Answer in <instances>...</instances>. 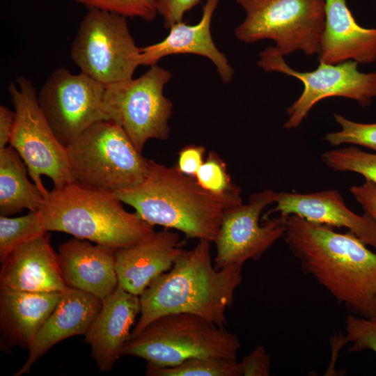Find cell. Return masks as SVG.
<instances>
[{"instance_id":"obj_31","label":"cell","mask_w":376,"mask_h":376,"mask_svg":"<svg viewBox=\"0 0 376 376\" xmlns=\"http://www.w3.org/2000/svg\"><path fill=\"white\" fill-rule=\"evenodd\" d=\"M201 2V0H155L157 14L163 17L166 29L182 21L185 13Z\"/></svg>"},{"instance_id":"obj_26","label":"cell","mask_w":376,"mask_h":376,"mask_svg":"<svg viewBox=\"0 0 376 376\" xmlns=\"http://www.w3.org/2000/svg\"><path fill=\"white\" fill-rule=\"evenodd\" d=\"M322 160L334 171L357 173L376 184V154L350 146L327 151Z\"/></svg>"},{"instance_id":"obj_7","label":"cell","mask_w":376,"mask_h":376,"mask_svg":"<svg viewBox=\"0 0 376 376\" xmlns=\"http://www.w3.org/2000/svg\"><path fill=\"white\" fill-rule=\"evenodd\" d=\"M246 13L236 38L252 43L271 39L284 56L319 53L325 23V0H236Z\"/></svg>"},{"instance_id":"obj_33","label":"cell","mask_w":376,"mask_h":376,"mask_svg":"<svg viewBox=\"0 0 376 376\" xmlns=\"http://www.w3.org/2000/svg\"><path fill=\"white\" fill-rule=\"evenodd\" d=\"M205 152L203 146L187 145L178 152L175 166L182 173L194 177L205 160Z\"/></svg>"},{"instance_id":"obj_3","label":"cell","mask_w":376,"mask_h":376,"mask_svg":"<svg viewBox=\"0 0 376 376\" xmlns=\"http://www.w3.org/2000/svg\"><path fill=\"white\" fill-rule=\"evenodd\" d=\"M123 203L152 226L182 232L187 239L215 242L223 216L230 207L242 203L240 194L214 195L203 189L194 177L149 160V170L139 185L115 192Z\"/></svg>"},{"instance_id":"obj_12","label":"cell","mask_w":376,"mask_h":376,"mask_svg":"<svg viewBox=\"0 0 376 376\" xmlns=\"http://www.w3.org/2000/svg\"><path fill=\"white\" fill-rule=\"evenodd\" d=\"M106 86L65 68L54 70L38 93V103L59 141L67 146L93 124L109 120L103 109Z\"/></svg>"},{"instance_id":"obj_13","label":"cell","mask_w":376,"mask_h":376,"mask_svg":"<svg viewBox=\"0 0 376 376\" xmlns=\"http://www.w3.org/2000/svg\"><path fill=\"white\" fill-rule=\"evenodd\" d=\"M279 192L271 189L253 194L247 203L228 209L222 219L215 241L214 267L220 269L230 265H243L248 260H258L285 230L286 216L266 219L260 224V217L269 205L276 203Z\"/></svg>"},{"instance_id":"obj_25","label":"cell","mask_w":376,"mask_h":376,"mask_svg":"<svg viewBox=\"0 0 376 376\" xmlns=\"http://www.w3.org/2000/svg\"><path fill=\"white\" fill-rule=\"evenodd\" d=\"M47 233L38 211H29L24 216L10 218L0 217V261L19 245Z\"/></svg>"},{"instance_id":"obj_11","label":"cell","mask_w":376,"mask_h":376,"mask_svg":"<svg viewBox=\"0 0 376 376\" xmlns=\"http://www.w3.org/2000/svg\"><path fill=\"white\" fill-rule=\"evenodd\" d=\"M283 56L276 47H268L260 53L258 61L265 72H279L298 79L304 84L299 97L287 108L288 119L283 128L298 127L313 107L327 97L352 99L363 107L376 98V72H359V63L354 60L337 64L320 63L313 71L299 72L291 68Z\"/></svg>"},{"instance_id":"obj_6","label":"cell","mask_w":376,"mask_h":376,"mask_svg":"<svg viewBox=\"0 0 376 376\" xmlns=\"http://www.w3.org/2000/svg\"><path fill=\"white\" fill-rule=\"evenodd\" d=\"M66 148L73 181L83 185L115 193L139 185L148 173L149 160L111 120L93 124Z\"/></svg>"},{"instance_id":"obj_2","label":"cell","mask_w":376,"mask_h":376,"mask_svg":"<svg viewBox=\"0 0 376 376\" xmlns=\"http://www.w3.org/2000/svg\"><path fill=\"white\" fill-rule=\"evenodd\" d=\"M210 243L198 240L171 269L144 290L139 296L140 316L130 337L154 320L171 313L194 314L224 327L226 312L242 281V266L230 265L217 269L212 261Z\"/></svg>"},{"instance_id":"obj_28","label":"cell","mask_w":376,"mask_h":376,"mask_svg":"<svg viewBox=\"0 0 376 376\" xmlns=\"http://www.w3.org/2000/svg\"><path fill=\"white\" fill-rule=\"evenodd\" d=\"M334 118L341 127V130L327 134L324 137V141L334 146L351 143L376 151V123L354 122L337 113H334Z\"/></svg>"},{"instance_id":"obj_5","label":"cell","mask_w":376,"mask_h":376,"mask_svg":"<svg viewBox=\"0 0 376 376\" xmlns=\"http://www.w3.org/2000/svg\"><path fill=\"white\" fill-rule=\"evenodd\" d=\"M241 343L237 336L191 313L161 316L130 337L120 355L169 367L194 357H217L236 361Z\"/></svg>"},{"instance_id":"obj_20","label":"cell","mask_w":376,"mask_h":376,"mask_svg":"<svg viewBox=\"0 0 376 376\" xmlns=\"http://www.w3.org/2000/svg\"><path fill=\"white\" fill-rule=\"evenodd\" d=\"M348 60L361 64L376 61V28L358 24L346 0H325L319 63L337 64Z\"/></svg>"},{"instance_id":"obj_32","label":"cell","mask_w":376,"mask_h":376,"mask_svg":"<svg viewBox=\"0 0 376 376\" xmlns=\"http://www.w3.org/2000/svg\"><path fill=\"white\" fill-rule=\"evenodd\" d=\"M241 375L267 376L269 375V357L263 346H258L239 362Z\"/></svg>"},{"instance_id":"obj_34","label":"cell","mask_w":376,"mask_h":376,"mask_svg":"<svg viewBox=\"0 0 376 376\" xmlns=\"http://www.w3.org/2000/svg\"><path fill=\"white\" fill-rule=\"evenodd\" d=\"M350 191L357 203L376 223V184L366 180L360 186H352Z\"/></svg>"},{"instance_id":"obj_35","label":"cell","mask_w":376,"mask_h":376,"mask_svg":"<svg viewBox=\"0 0 376 376\" xmlns=\"http://www.w3.org/2000/svg\"><path fill=\"white\" fill-rule=\"evenodd\" d=\"M15 121V112L4 105L0 106V149L10 143Z\"/></svg>"},{"instance_id":"obj_17","label":"cell","mask_w":376,"mask_h":376,"mask_svg":"<svg viewBox=\"0 0 376 376\" xmlns=\"http://www.w3.org/2000/svg\"><path fill=\"white\" fill-rule=\"evenodd\" d=\"M140 311L139 296L120 285L102 300L99 313L84 334L85 342L91 348V357L100 371H110L121 357Z\"/></svg>"},{"instance_id":"obj_10","label":"cell","mask_w":376,"mask_h":376,"mask_svg":"<svg viewBox=\"0 0 376 376\" xmlns=\"http://www.w3.org/2000/svg\"><path fill=\"white\" fill-rule=\"evenodd\" d=\"M171 78L169 70L156 64L136 79L106 86L104 112L141 153L149 139L169 138L173 104L163 91Z\"/></svg>"},{"instance_id":"obj_24","label":"cell","mask_w":376,"mask_h":376,"mask_svg":"<svg viewBox=\"0 0 376 376\" xmlns=\"http://www.w3.org/2000/svg\"><path fill=\"white\" fill-rule=\"evenodd\" d=\"M148 376H240L237 361L217 357H194L169 367L147 363Z\"/></svg>"},{"instance_id":"obj_8","label":"cell","mask_w":376,"mask_h":376,"mask_svg":"<svg viewBox=\"0 0 376 376\" xmlns=\"http://www.w3.org/2000/svg\"><path fill=\"white\" fill-rule=\"evenodd\" d=\"M8 90L15 112L9 144L19 155L29 177L45 196L49 191L43 185L42 175L52 180L54 188L73 182L67 148L59 141L41 110L31 81L18 76Z\"/></svg>"},{"instance_id":"obj_19","label":"cell","mask_w":376,"mask_h":376,"mask_svg":"<svg viewBox=\"0 0 376 376\" xmlns=\"http://www.w3.org/2000/svg\"><path fill=\"white\" fill-rule=\"evenodd\" d=\"M101 306L100 299L67 287L29 347L27 359L13 375L29 373L32 366L58 343L74 336H84Z\"/></svg>"},{"instance_id":"obj_1","label":"cell","mask_w":376,"mask_h":376,"mask_svg":"<svg viewBox=\"0 0 376 376\" xmlns=\"http://www.w3.org/2000/svg\"><path fill=\"white\" fill-rule=\"evenodd\" d=\"M304 218L286 216L283 235L288 249L310 274L354 314L376 315V253L354 234Z\"/></svg>"},{"instance_id":"obj_16","label":"cell","mask_w":376,"mask_h":376,"mask_svg":"<svg viewBox=\"0 0 376 376\" xmlns=\"http://www.w3.org/2000/svg\"><path fill=\"white\" fill-rule=\"evenodd\" d=\"M1 263L0 290L63 292L68 287L47 232L15 248Z\"/></svg>"},{"instance_id":"obj_27","label":"cell","mask_w":376,"mask_h":376,"mask_svg":"<svg viewBox=\"0 0 376 376\" xmlns=\"http://www.w3.org/2000/svg\"><path fill=\"white\" fill-rule=\"evenodd\" d=\"M194 178L203 189L214 195L240 194V189L232 182L226 164L214 151L208 153Z\"/></svg>"},{"instance_id":"obj_14","label":"cell","mask_w":376,"mask_h":376,"mask_svg":"<svg viewBox=\"0 0 376 376\" xmlns=\"http://www.w3.org/2000/svg\"><path fill=\"white\" fill-rule=\"evenodd\" d=\"M183 246L180 235L165 228L137 244L116 249L118 285L140 296L154 279L172 268L186 251Z\"/></svg>"},{"instance_id":"obj_21","label":"cell","mask_w":376,"mask_h":376,"mask_svg":"<svg viewBox=\"0 0 376 376\" xmlns=\"http://www.w3.org/2000/svg\"><path fill=\"white\" fill-rule=\"evenodd\" d=\"M219 0H205L201 18L196 24L182 21L171 26L166 38L155 44L141 48L140 65L152 66L163 57L178 54H193L210 59L224 83L232 81L233 69L227 58L216 47L210 27L213 14Z\"/></svg>"},{"instance_id":"obj_15","label":"cell","mask_w":376,"mask_h":376,"mask_svg":"<svg viewBox=\"0 0 376 376\" xmlns=\"http://www.w3.org/2000/svg\"><path fill=\"white\" fill-rule=\"evenodd\" d=\"M276 206L266 216L295 214L304 219L331 228H345L366 245L376 250V223L368 214L359 215L345 205L335 189L311 192H279Z\"/></svg>"},{"instance_id":"obj_4","label":"cell","mask_w":376,"mask_h":376,"mask_svg":"<svg viewBox=\"0 0 376 376\" xmlns=\"http://www.w3.org/2000/svg\"><path fill=\"white\" fill-rule=\"evenodd\" d=\"M114 192L72 182L53 188L38 210L47 232L58 231L114 250L149 237L154 226L125 210Z\"/></svg>"},{"instance_id":"obj_30","label":"cell","mask_w":376,"mask_h":376,"mask_svg":"<svg viewBox=\"0 0 376 376\" xmlns=\"http://www.w3.org/2000/svg\"><path fill=\"white\" fill-rule=\"evenodd\" d=\"M345 342L352 343L351 352L370 350L376 354V315L369 318L348 315Z\"/></svg>"},{"instance_id":"obj_29","label":"cell","mask_w":376,"mask_h":376,"mask_svg":"<svg viewBox=\"0 0 376 376\" xmlns=\"http://www.w3.org/2000/svg\"><path fill=\"white\" fill-rule=\"evenodd\" d=\"M86 9L95 8L125 17H139L153 21L157 15L155 0H72Z\"/></svg>"},{"instance_id":"obj_18","label":"cell","mask_w":376,"mask_h":376,"mask_svg":"<svg viewBox=\"0 0 376 376\" xmlns=\"http://www.w3.org/2000/svg\"><path fill=\"white\" fill-rule=\"evenodd\" d=\"M88 240L72 238L58 248L63 279L72 288L102 300L118 285L114 249Z\"/></svg>"},{"instance_id":"obj_22","label":"cell","mask_w":376,"mask_h":376,"mask_svg":"<svg viewBox=\"0 0 376 376\" xmlns=\"http://www.w3.org/2000/svg\"><path fill=\"white\" fill-rule=\"evenodd\" d=\"M61 295L62 292L0 290L1 349H29Z\"/></svg>"},{"instance_id":"obj_9","label":"cell","mask_w":376,"mask_h":376,"mask_svg":"<svg viewBox=\"0 0 376 376\" xmlns=\"http://www.w3.org/2000/svg\"><path fill=\"white\" fill-rule=\"evenodd\" d=\"M140 53L126 17L95 8L87 9L70 50L81 72L106 86L132 79Z\"/></svg>"},{"instance_id":"obj_23","label":"cell","mask_w":376,"mask_h":376,"mask_svg":"<svg viewBox=\"0 0 376 376\" xmlns=\"http://www.w3.org/2000/svg\"><path fill=\"white\" fill-rule=\"evenodd\" d=\"M27 174L26 164L11 146L0 149L1 215H12L24 209L38 211L41 207L45 196Z\"/></svg>"}]
</instances>
